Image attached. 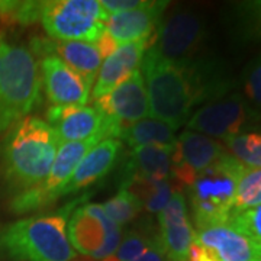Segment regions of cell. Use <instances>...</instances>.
Here are the masks:
<instances>
[{"label":"cell","mask_w":261,"mask_h":261,"mask_svg":"<svg viewBox=\"0 0 261 261\" xmlns=\"http://www.w3.org/2000/svg\"><path fill=\"white\" fill-rule=\"evenodd\" d=\"M141 68L148 94L149 116L173 130L187 123L197 105L219 99L232 89V80L222 64L212 60L196 58L189 64L176 65L148 48Z\"/></svg>","instance_id":"6da1fadb"},{"label":"cell","mask_w":261,"mask_h":261,"mask_svg":"<svg viewBox=\"0 0 261 261\" xmlns=\"http://www.w3.org/2000/svg\"><path fill=\"white\" fill-rule=\"evenodd\" d=\"M60 144L54 128L37 116H27L10 128L2 144L0 171L15 196L45 180Z\"/></svg>","instance_id":"7a4b0ae2"},{"label":"cell","mask_w":261,"mask_h":261,"mask_svg":"<svg viewBox=\"0 0 261 261\" xmlns=\"http://www.w3.org/2000/svg\"><path fill=\"white\" fill-rule=\"evenodd\" d=\"M29 216L0 228V255L10 261H73L77 254L67 237V215Z\"/></svg>","instance_id":"3957f363"},{"label":"cell","mask_w":261,"mask_h":261,"mask_svg":"<svg viewBox=\"0 0 261 261\" xmlns=\"http://www.w3.org/2000/svg\"><path fill=\"white\" fill-rule=\"evenodd\" d=\"M39 90L34 54L22 45L0 41V135L37 108Z\"/></svg>","instance_id":"277c9868"},{"label":"cell","mask_w":261,"mask_h":261,"mask_svg":"<svg viewBox=\"0 0 261 261\" xmlns=\"http://www.w3.org/2000/svg\"><path fill=\"white\" fill-rule=\"evenodd\" d=\"M245 166L226 152L187 186L196 231L228 222L232 215L237 185Z\"/></svg>","instance_id":"5b68a950"},{"label":"cell","mask_w":261,"mask_h":261,"mask_svg":"<svg viewBox=\"0 0 261 261\" xmlns=\"http://www.w3.org/2000/svg\"><path fill=\"white\" fill-rule=\"evenodd\" d=\"M108 13L100 0L42 2L41 22L56 41H84L96 44L105 32Z\"/></svg>","instance_id":"8992f818"},{"label":"cell","mask_w":261,"mask_h":261,"mask_svg":"<svg viewBox=\"0 0 261 261\" xmlns=\"http://www.w3.org/2000/svg\"><path fill=\"white\" fill-rule=\"evenodd\" d=\"M103 140H108V134L105 130L84 141L60 144L54 163L45 180L34 189L15 196L10 206L12 211L19 215L28 214L51 205L57 199H60V192L68 183L80 161Z\"/></svg>","instance_id":"52a82bcc"},{"label":"cell","mask_w":261,"mask_h":261,"mask_svg":"<svg viewBox=\"0 0 261 261\" xmlns=\"http://www.w3.org/2000/svg\"><path fill=\"white\" fill-rule=\"evenodd\" d=\"M205 18L192 9H174L161 19L151 49L163 60L185 65L199 58L206 39Z\"/></svg>","instance_id":"ba28073f"},{"label":"cell","mask_w":261,"mask_h":261,"mask_svg":"<svg viewBox=\"0 0 261 261\" xmlns=\"http://www.w3.org/2000/svg\"><path fill=\"white\" fill-rule=\"evenodd\" d=\"M67 237L74 251L92 260H105L119 247L122 228L105 214L102 205L87 203L71 214Z\"/></svg>","instance_id":"9c48e42d"},{"label":"cell","mask_w":261,"mask_h":261,"mask_svg":"<svg viewBox=\"0 0 261 261\" xmlns=\"http://www.w3.org/2000/svg\"><path fill=\"white\" fill-rule=\"evenodd\" d=\"M261 119L245 102L243 94L232 92L202 105L187 121V129L203 134L211 138L226 140L245 134Z\"/></svg>","instance_id":"30bf717a"},{"label":"cell","mask_w":261,"mask_h":261,"mask_svg":"<svg viewBox=\"0 0 261 261\" xmlns=\"http://www.w3.org/2000/svg\"><path fill=\"white\" fill-rule=\"evenodd\" d=\"M226 152L224 145L214 138L186 129L176 141L170 177L180 186H190L200 173L214 166Z\"/></svg>","instance_id":"8fae6325"},{"label":"cell","mask_w":261,"mask_h":261,"mask_svg":"<svg viewBox=\"0 0 261 261\" xmlns=\"http://www.w3.org/2000/svg\"><path fill=\"white\" fill-rule=\"evenodd\" d=\"M94 109L121 130L149 116L148 94L141 68L112 92L94 100Z\"/></svg>","instance_id":"7c38bea8"},{"label":"cell","mask_w":261,"mask_h":261,"mask_svg":"<svg viewBox=\"0 0 261 261\" xmlns=\"http://www.w3.org/2000/svg\"><path fill=\"white\" fill-rule=\"evenodd\" d=\"M41 73L45 93L54 106H86L89 102L93 83L56 54L42 58Z\"/></svg>","instance_id":"4fadbf2b"},{"label":"cell","mask_w":261,"mask_h":261,"mask_svg":"<svg viewBox=\"0 0 261 261\" xmlns=\"http://www.w3.org/2000/svg\"><path fill=\"white\" fill-rule=\"evenodd\" d=\"M159 224V244L168 261H186L190 245L195 241V229L190 224L186 196L181 190H176L160 212Z\"/></svg>","instance_id":"5bb4252c"},{"label":"cell","mask_w":261,"mask_h":261,"mask_svg":"<svg viewBox=\"0 0 261 261\" xmlns=\"http://www.w3.org/2000/svg\"><path fill=\"white\" fill-rule=\"evenodd\" d=\"M45 116L61 144L84 141L102 130L108 138L113 135L112 123L92 106H51Z\"/></svg>","instance_id":"9a60e30c"},{"label":"cell","mask_w":261,"mask_h":261,"mask_svg":"<svg viewBox=\"0 0 261 261\" xmlns=\"http://www.w3.org/2000/svg\"><path fill=\"white\" fill-rule=\"evenodd\" d=\"M168 2H145L137 9L112 13L106 19L105 31L118 45L149 41L159 28Z\"/></svg>","instance_id":"2e32d148"},{"label":"cell","mask_w":261,"mask_h":261,"mask_svg":"<svg viewBox=\"0 0 261 261\" xmlns=\"http://www.w3.org/2000/svg\"><path fill=\"white\" fill-rule=\"evenodd\" d=\"M152 42L154 38L149 41L123 44L116 48L112 56L105 58L93 87V100L112 92L115 87L138 71L144 54L152 45Z\"/></svg>","instance_id":"e0dca14e"},{"label":"cell","mask_w":261,"mask_h":261,"mask_svg":"<svg viewBox=\"0 0 261 261\" xmlns=\"http://www.w3.org/2000/svg\"><path fill=\"white\" fill-rule=\"evenodd\" d=\"M195 240L214 252L218 261H261V244L228 224L195 231Z\"/></svg>","instance_id":"ac0fdd59"},{"label":"cell","mask_w":261,"mask_h":261,"mask_svg":"<svg viewBox=\"0 0 261 261\" xmlns=\"http://www.w3.org/2000/svg\"><path fill=\"white\" fill-rule=\"evenodd\" d=\"M121 147V141L116 138L103 140L93 147L80 161L71 178L60 192V197L77 193L79 190L92 186L96 181L102 180L115 167Z\"/></svg>","instance_id":"d6986e66"},{"label":"cell","mask_w":261,"mask_h":261,"mask_svg":"<svg viewBox=\"0 0 261 261\" xmlns=\"http://www.w3.org/2000/svg\"><path fill=\"white\" fill-rule=\"evenodd\" d=\"M174 147L148 145L132 149L126 171V180L132 177L147 178L154 181H166L171 173V155Z\"/></svg>","instance_id":"ffe728a7"},{"label":"cell","mask_w":261,"mask_h":261,"mask_svg":"<svg viewBox=\"0 0 261 261\" xmlns=\"http://www.w3.org/2000/svg\"><path fill=\"white\" fill-rule=\"evenodd\" d=\"M226 28L237 44L261 41V0L235 2L226 8Z\"/></svg>","instance_id":"44dd1931"},{"label":"cell","mask_w":261,"mask_h":261,"mask_svg":"<svg viewBox=\"0 0 261 261\" xmlns=\"http://www.w3.org/2000/svg\"><path fill=\"white\" fill-rule=\"evenodd\" d=\"M51 48L68 67L94 83V79L103 63L96 44L84 41H56Z\"/></svg>","instance_id":"7402d4cb"},{"label":"cell","mask_w":261,"mask_h":261,"mask_svg":"<svg viewBox=\"0 0 261 261\" xmlns=\"http://www.w3.org/2000/svg\"><path fill=\"white\" fill-rule=\"evenodd\" d=\"M119 138L132 149L148 145L174 147L177 141L174 130L154 118H145L125 126L119 134Z\"/></svg>","instance_id":"603a6c76"},{"label":"cell","mask_w":261,"mask_h":261,"mask_svg":"<svg viewBox=\"0 0 261 261\" xmlns=\"http://www.w3.org/2000/svg\"><path fill=\"white\" fill-rule=\"evenodd\" d=\"M123 189L135 196L149 214H160L177 190L168 180L154 181L141 177H132L123 181Z\"/></svg>","instance_id":"cb8c5ba5"},{"label":"cell","mask_w":261,"mask_h":261,"mask_svg":"<svg viewBox=\"0 0 261 261\" xmlns=\"http://www.w3.org/2000/svg\"><path fill=\"white\" fill-rule=\"evenodd\" d=\"M229 154L248 168H261V134L245 132L224 140Z\"/></svg>","instance_id":"d4e9b609"},{"label":"cell","mask_w":261,"mask_h":261,"mask_svg":"<svg viewBox=\"0 0 261 261\" xmlns=\"http://www.w3.org/2000/svg\"><path fill=\"white\" fill-rule=\"evenodd\" d=\"M261 205V168L245 167L237 185L232 214Z\"/></svg>","instance_id":"484cf974"},{"label":"cell","mask_w":261,"mask_h":261,"mask_svg":"<svg viewBox=\"0 0 261 261\" xmlns=\"http://www.w3.org/2000/svg\"><path fill=\"white\" fill-rule=\"evenodd\" d=\"M105 214L108 215L116 225L128 224L137 215L140 214L142 205L135 196L126 189H121L115 196L102 205Z\"/></svg>","instance_id":"4316f807"},{"label":"cell","mask_w":261,"mask_h":261,"mask_svg":"<svg viewBox=\"0 0 261 261\" xmlns=\"http://www.w3.org/2000/svg\"><path fill=\"white\" fill-rule=\"evenodd\" d=\"M240 82L245 102L254 112L261 115V53L244 67Z\"/></svg>","instance_id":"83f0119b"},{"label":"cell","mask_w":261,"mask_h":261,"mask_svg":"<svg viewBox=\"0 0 261 261\" xmlns=\"http://www.w3.org/2000/svg\"><path fill=\"white\" fill-rule=\"evenodd\" d=\"M226 224L254 243L261 244V205L232 214Z\"/></svg>","instance_id":"f1b7e54d"},{"label":"cell","mask_w":261,"mask_h":261,"mask_svg":"<svg viewBox=\"0 0 261 261\" xmlns=\"http://www.w3.org/2000/svg\"><path fill=\"white\" fill-rule=\"evenodd\" d=\"M151 244L152 243L145 235L137 231H130L125 238H122L116 251L103 261H134L135 258H138Z\"/></svg>","instance_id":"f546056e"},{"label":"cell","mask_w":261,"mask_h":261,"mask_svg":"<svg viewBox=\"0 0 261 261\" xmlns=\"http://www.w3.org/2000/svg\"><path fill=\"white\" fill-rule=\"evenodd\" d=\"M102 8L106 10L108 15L112 13H119V12H126V10L137 9L145 5V2L141 0H100Z\"/></svg>","instance_id":"4dcf8cb0"},{"label":"cell","mask_w":261,"mask_h":261,"mask_svg":"<svg viewBox=\"0 0 261 261\" xmlns=\"http://www.w3.org/2000/svg\"><path fill=\"white\" fill-rule=\"evenodd\" d=\"M186 261H218V258L209 248H206L205 245H202L195 240L190 245Z\"/></svg>","instance_id":"1f68e13d"},{"label":"cell","mask_w":261,"mask_h":261,"mask_svg":"<svg viewBox=\"0 0 261 261\" xmlns=\"http://www.w3.org/2000/svg\"><path fill=\"white\" fill-rule=\"evenodd\" d=\"M96 47L99 49V53H100V56L102 58H108L109 56H112L113 53L116 51V48L119 47L116 42H115V39H113L106 31L103 32V35L99 38V41L96 42Z\"/></svg>","instance_id":"d6a6232c"},{"label":"cell","mask_w":261,"mask_h":261,"mask_svg":"<svg viewBox=\"0 0 261 261\" xmlns=\"http://www.w3.org/2000/svg\"><path fill=\"white\" fill-rule=\"evenodd\" d=\"M134 261H168V258L166 257V254L161 250L159 241H157V243L151 244L148 248Z\"/></svg>","instance_id":"836d02e7"},{"label":"cell","mask_w":261,"mask_h":261,"mask_svg":"<svg viewBox=\"0 0 261 261\" xmlns=\"http://www.w3.org/2000/svg\"><path fill=\"white\" fill-rule=\"evenodd\" d=\"M0 5H2V2H0Z\"/></svg>","instance_id":"e575fe53"}]
</instances>
